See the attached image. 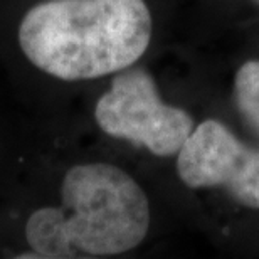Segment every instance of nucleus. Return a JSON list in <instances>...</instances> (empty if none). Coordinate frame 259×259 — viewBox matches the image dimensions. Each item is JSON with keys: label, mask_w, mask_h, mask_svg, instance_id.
Returning <instances> with one entry per match:
<instances>
[{"label": "nucleus", "mask_w": 259, "mask_h": 259, "mask_svg": "<svg viewBox=\"0 0 259 259\" xmlns=\"http://www.w3.org/2000/svg\"><path fill=\"white\" fill-rule=\"evenodd\" d=\"M150 221L148 197L126 170L106 162L79 163L61 180L59 204L25 217V251L19 257L120 256L142 244Z\"/></svg>", "instance_id": "1"}, {"label": "nucleus", "mask_w": 259, "mask_h": 259, "mask_svg": "<svg viewBox=\"0 0 259 259\" xmlns=\"http://www.w3.org/2000/svg\"><path fill=\"white\" fill-rule=\"evenodd\" d=\"M25 61L58 81L105 77L132 67L152 40L145 0H40L17 24Z\"/></svg>", "instance_id": "2"}, {"label": "nucleus", "mask_w": 259, "mask_h": 259, "mask_svg": "<svg viewBox=\"0 0 259 259\" xmlns=\"http://www.w3.org/2000/svg\"><path fill=\"white\" fill-rule=\"evenodd\" d=\"M95 121L108 137L147 148L157 157H172L194 132V118L162 101L155 81L143 69L113 77L95 105Z\"/></svg>", "instance_id": "3"}, {"label": "nucleus", "mask_w": 259, "mask_h": 259, "mask_svg": "<svg viewBox=\"0 0 259 259\" xmlns=\"http://www.w3.org/2000/svg\"><path fill=\"white\" fill-rule=\"evenodd\" d=\"M177 174L190 189L222 187L241 205L259 209V150L246 147L219 121L194 128L177 153Z\"/></svg>", "instance_id": "4"}, {"label": "nucleus", "mask_w": 259, "mask_h": 259, "mask_svg": "<svg viewBox=\"0 0 259 259\" xmlns=\"http://www.w3.org/2000/svg\"><path fill=\"white\" fill-rule=\"evenodd\" d=\"M234 96L244 121L259 135V61H247L236 74Z\"/></svg>", "instance_id": "5"}, {"label": "nucleus", "mask_w": 259, "mask_h": 259, "mask_svg": "<svg viewBox=\"0 0 259 259\" xmlns=\"http://www.w3.org/2000/svg\"><path fill=\"white\" fill-rule=\"evenodd\" d=\"M256 2H259V0H256Z\"/></svg>", "instance_id": "6"}]
</instances>
